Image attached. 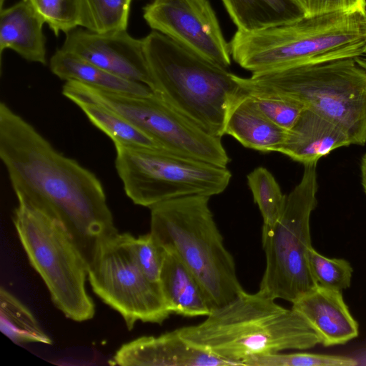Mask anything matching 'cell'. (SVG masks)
<instances>
[{
  "mask_svg": "<svg viewBox=\"0 0 366 366\" xmlns=\"http://www.w3.org/2000/svg\"><path fill=\"white\" fill-rule=\"evenodd\" d=\"M317 334L325 347L343 345L357 337L359 325L346 305L342 291L316 285L292 303Z\"/></svg>",
  "mask_w": 366,
  "mask_h": 366,
  "instance_id": "obj_15",
  "label": "cell"
},
{
  "mask_svg": "<svg viewBox=\"0 0 366 366\" xmlns=\"http://www.w3.org/2000/svg\"><path fill=\"white\" fill-rule=\"evenodd\" d=\"M62 94L73 102H91L111 109L162 149L222 167L230 162L221 137L202 129L153 92L147 95L125 94L68 81Z\"/></svg>",
  "mask_w": 366,
  "mask_h": 366,
  "instance_id": "obj_10",
  "label": "cell"
},
{
  "mask_svg": "<svg viewBox=\"0 0 366 366\" xmlns=\"http://www.w3.org/2000/svg\"><path fill=\"white\" fill-rule=\"evenodd\" d=\"M234 78L239 88L253 102L256 107L272 122L289 130L300 117L305 107L300 102L272 92L247 85Z\"/></svg>",
  "mask_w": 366,
  "mask_h": 366,
  "instance_id": "obj_25",
  "label": "cell"
},
{
  "mask_svg": "<svg viewBox=\"0 0 366 366\" xmlns=\"http://www.w3.org/2000/svg\"><path fill=\"white\" fill-rule=\"evenodd\" d=\"M232 59L252 74L361 56L366 49V11L302 19L247 32L229 43Z\"/></svg>",
  "mask_w": 366,
  "mask_h": 366,
  "instance_id": "obj_3",
  "label": "cell"
},
{
  "mask_svg": "<svg viewBox=\"0 0 366 366\" xmlns=\"http://www.w3.org/2000/svg\"><path fill=\"white\" fill-rule=\"evenodd\" d=\"M361 183L366 194V154L362 156L360 164Z\"/></svg>",
  "mask_w": 366,
  "mask_h": 366,
  "instance_id": "obj_32",
  "label": "cell"
},
{
  "mask_svg": "<svg viewBox=\"0 0 366 366\" xmlns=\"http://www.w3.org/2000/svg\"><path fill=\"white\" fill-rule=\"evenodd\" d=\"M351 144L346 132L322 115L305 108L279 152L304 164L317 161L335 149Z\"/></svg>",
  "mask_w": 366,
  "mask_h": 366,
  "instance_id": "obj_16",
  "label": "cell"
},
{
  "mask_svg": "<svg viewBox=\"0 0 366 366\" xmlns=\"http://www.w3.org/2000/svg\"><path fill=\"white\" fill-rule=\"evenodd\" d=\"M12 220L31 266L66 317L84 322L95 306L86 290L88 265L63 225L41 210L19 203Z\"/></svg>",
  "mask_w": 366,
  "mask_h": 366,
  "instance_id": "obj_7",
  "label": "cell"
},
{
  "mask_svg": "<svg viewBox=\"0 0 366 366\" xmlns=\"http://www.w3.org/2000/svg\"><path fill=\"white\" fill-rule=\"evenodd\" d=\"M355 59L357 63L366 69V49L361 56L356 57Z\"/></svg>",
  "mask_w": 366,
  "mask_h": 366,
  "instance_id": "obj_33",
  "label": "cell"
},
{
  "mask_svg": "<svg viewBox=\"0 0 366 366\" xmlns=\"http://www.w3.org/2000/svg\"><path fill=\"white\" fill-rule=\"evenodd\" d=\"M113 363L122 366H233L186 340L178 330L124 344Z\"/></svg>",
  "mask_w": 366,
  "mask_h": 366,
  "instance_id": "obj_14",
  "label": "cell"
},
{
  "mask_svg": "<svg viewBox=\"0 0 366 366\" xmlns=\"http://www.w3.org/2000/svg\"><path fill=\"white\" fill-rule=\"evenodd\" d=\"M74 103L92 124L113 141L114 145L162 149L151 137L111 109L91 102L76 101Z\"/></svg>",
  "mask_w": 366,
  "mask_h": 366,
  "instance_id": "obj_23",
  "label": "cell"
},
{
  "mask_svg": "<svg viewBox=\"0 0 366 366\" xmlns=\"http://www.w3.org/2000/svg\"><path fill=\"white\" fill-rule=\"evenodd\" d=\"M4 1L5 0H0V10L3 9Z\"/></svg>",
  "mask_w": 366,
  "mask_h": 366,
  "instance_id": "obj_34",
  "label": "cell"
},
{
  "mask_svg": "<svg viewBox=\"0 0 366 366\" xmlns=\"http://www.w3.org/2000/svg\"><path fill=\"white\" fill-rule=\"evenodd\" d=\"M209 199L192 195L152 206L149 232L197 277L212 310L231 302L244 289L214 221Z\"/></svg>",
  "mask_w": 366,
  "mask_h": 366,
  "instance_id": "obj_4",
  "label": "cell"
},
{
  "mask_svg": "<svg viewBox=\"0 0 366 366\" xmlns=\"http://www.w3.org/2000/svg\"><path fill=\"white\" fill-rule=\"evenodd\" d=\"M0 329L16 344L52 343L29 309L3 287L0 289Z\"/></svg>",
  "mask_w": 366,
  "mask_h": 366,
  "instance_id": "obj_22",
  "label": "cell"
},
{
  "mask_svg": "<svg viewBox=\"0 0 366 366\" xmlns=\"http://www.w3.org/2000/svg\"><path fill=\"white\" fill-rule=\"evenodd\" d=\"M117 239L145 275L152 281L159 283L166 250L152 234L135 237L129 233H119Z\"/></svg>",
  "mask_w": 366,
  "mask_h": 366,
  "instance_id": "obj_27",
  "label": "cell"
},
{
  "mask_svg": "<svg viewBox=\"0 0 366 366\" xmlns=\"http://www.w3.org/2000/svg\"><path fill=\"white\" fill-rule=\"evenodd\" d=\"M248 186L258 206L264 226H272L281 215L286 201L273 174L265 167H258L247 176Z\"/></svg>",
  "mask_w": 366,
  "mask_h": 366,
  "instance_id": "obj_26",
  "label": "cell"
},
{
  "mask_svg": "<svg viewBox=\"0 0 366 366\" xmlns=\"http://www.w3.org/2000/svg\"><path fill=\"white\" fill-rule=\"evenodd\" d=\"M0 53L11 49L28 61L46 64L45 24L27 1L0 10Z\"/></svg>",
  "mask_w": 366,
  "mask_h": 366,
  "instance_id": "obj_18",
  "label": "cell"
},
{
  "mask_svg": "<svg viewBox=\"0 0 366 366\" xmlns=\"http://www.w3.org/2000/svg\"><path fill=\"white\" fill-rule=\"evenodd\" d=\"M61 49L115 75L152 88L143 39L132 36L127 30L96 33L76 28L66 34Z\"/></svg>",
  "mask_w": 366,
  "mask_h": 366,
  "instance_id": "obj_13",
  "label": "cell"
},
{
  "mask_svg": "<svg viewBox=\"0 0 366 366\" xmlns=\"http://www.w3.org/2000/svg\"><path fill=\"white\" fill-rule=\"evenodd\" d=\"M237 30L252 32L297 21L304 14L294 0H221Z\"/></svg>",
  "mask_w": 366,
  "mask_h": 366,
  "instance_id": "obj_21",
  "label": "cell"
},
{
  "mask_svg": "<svg viewBox=\"0 0 366 366\" xmlns=\"http://www.w3.org/2000/svg\"><path fill=\"white\" fill-rule=\"evenodd\" d=\"M143 41L153 92L222 138L229 100L239 90L234 74L157 31Z\"/></svg>",
  "mask_w": 366,
  "mask_h": 366,
  "instance_id": "obj_5",
  "label": "cell"
},
{
  "mask_svg": "<svg viewBox=\"0 0 366 366\" xmlns=\"http://www.w3.org/2000/svg\"><path fill=\"white\" fill-rule=\"evenodd\" d=\"M116 235L102 242L88 267L94 292L123 317L131 330L137 321L162 324L169 311L159 283L149 280Z\"/></svg>",
  "mask_w": 366,
  "mask_h": 366,
  "instance_id": "obj_11",
  "label": "cell"
},
{
  "mask_svg": "<svg viewBox=\"0 0 366 366\" xmlns=\"http://www.w3.org/2000/svg\"><path fill=\"white\" fill-rule=\"evenodd\" d=\"M115 167L124 192L134 204L152 207L192 195L223 192L232 173L222 167L164 149L115 144Z\"/></svg>",
  "mask_w": 366,
  "mask_h": 366,
  "instance_id": "obj_9",
  "label": "cell"
},
{
  "mask_svg": "<svg viewBox=\"0 0 366 366\" xmlns=\"http://www.w3.org/2000/svg\"><path fill=\"white\" fill-rule=\"evenodd\" d=\"M308 262L316 285L340 291L350 287L353 269L346 259L327 257L312 247L308 251Z\"/></svg>",
  "mask_w": 366,
  "mask_h": 366,
  "instance_id": "obj_28",
  "label": "cell"
},
{
  "mask_svg": "<svg viewBox=\"0 0 366 366\" xmlns=\"http://www.w3.org/2000/svg\"><path fill=\"white\" fill-rule=\"evenodd\" d=\"M132 0H79V26L96 33L127 30Z\"/></svg>",
  "mask_w": 366,
  "mask_h": 366,
  "instance_id": "obj_24",
  "label": "cell"
},
{
  "mask_svg": "<svg viewBox=\"0 0 366 366\" xmlns=\"http://www.w3.org/2000/svg\"><path fill=\"white\" fill-rule=\"evenodd\" d=\"M51 72L62 80L75 81L98 89L125 94L147 95V85L115 75L78 56L57 49L50 59Z\"/></svg>",
  "mask_w": 366,
  "mask_h": 366,
  "instance_id": "obj_20",
  "label": "cell"
},
{
  "mask_svg": "<svg viewBox=\"0 0 366 366\" xmlns=\"http://www.w3.org/2000/svg\"><path fill=\"white\" fill-rule=\"evenodd\" d=\"M42 17L56 36L79 26V0H24Z\"/></svg>",
  "mask_w": 366,
  "mask_h": 366,
  "instance_id": "obj_30",
  "label": "cell"
},
{
  "mask_svg": "<svg viewBox=\"0 0 366 366\" xmlns=\"http://www.w3.org/2000/svg\"><path fill=\"white\" fill-rule=\"evenodd\" d=\"M357 361L342 355L310 352L282 354L280 352L257 357L249 360L247 366H355Z\"/></svg>",
  "mask_w": 366,
  "mask_h": 366,
  "instance_id": "obj_29",
  "label": "cell"
},
{
  "mask_svg": "<svg viewBox=\"0 0 366 366\" xmlns=\"http://www.w3.org/2000/svg\"><path fill=\"white\" fill-rule=\"evenodd\" d=\"M159 282L171 313L184 317H206L211 312L212 307L201 284L170 251L166 250Z\"/></svg>",
  "mask_w": 366,
  "mask_h": 366,
  "instance_id": "obj_19",
  "label": "cell"
},
{
  "mask_svg": "<svg viewBox=\"0 0 366 366\" xmlns=\"http://www.w3.org/2000/svg\"><path fill=\"white\" fill-rule=\"evenodd\" d=\"M0 158L19 203L59 222L88 267L99 244L119 233L97 177L57 151L4 102Z\"/></svg>",
  "mask_w": 366,
  "mask_h": 366,
  "instance_id": "obj_1",
  "label": "cell"
},
{
  "mask_svg": "<svg viewBox=\"0 0 366 366\" xmlns=\"http://www.w3.org/2000/svg\"><path fill=\"white\" fill-rule=\"evenodd\" d=\"M317 163L304 164L300 182L286 196L282 212L272 226H262L265 268L258 291L292 303L317 285L310 272V216L315 209Z\"/></svg>",
  "mask_w": 366,
  "mask_h": 366,
  "instance_id": "obj_8",
  "label": "cell"
},
{
  "mask_svg": "<svg viewBox=\"0 0 366 366\" xmlns=\"http://www.w3.org/2000/svg\"><path fill=\"white\" fill-rule=\"evenodd\" d=\"M287 130L269 120L239 88L229 100L224 135H229L244 147L262 152H279Z\"/></svg>",
  "mask_w": 366,
  "mask_h": 366,
  "instance_id": "obj_17",
  "label": "cell"
},
{
  "mask_svg": "<svg viewBox=\"0 0 366 366\" xmlns=\"http://www.w3.org/2000/svg\"><path fill=\"white\" fill-rule=\"evenodd\" d=\"M189 342L233 365L287 350H307L319 337L294 309H287L259 291L244 290L214 309L195 325L177 329Z\"/></svg>",
  "mask_w": 366,
  "mask_h": 366,
  "instance_id": "obj_2",
  "label": "cell"
},
{
  "mask_svg": "<svg viewBox=\"0 0 366 366\" xmlns=\"http://www.w3.org/2000/svg\"><path fill=\"white\" fill-rule=\"evenodd\" d=\"M305 17L325 14L347 11H366V0H294Z\"/></svg>",
  "mask_w": 366,
  "mask_h": 366,
  "instance_id": "obj_31",
  "label": "cell"
},
{
  "mask_svg": "<svg viewBox=\"0 0 366 366\" xmlns=\"http://www.w3.org/2000/svg\"><path fill=\"white\" fill-rule=\"evenodd\" d=\"M237 76L247 85L300 102L340 127L351 144H365L366 69L355 58Z\"/></svg>",
  "mask_w": 366,
  "mask_h": 366,
  "instance_id": "obj_6",
  "label": "cell"
},
{
  "mask_svg": "<svg viewBox=\"0 0 366 366\" xmlns=\"http://www.w3.org/2000/svg\"><path fill=\"white\" fill-rule=\"evenodd\" d=\"M143 17L152 30L217 64L231 65L229 44L208 0H152Z\"/></svg>",
  "mask_w": 366,
  "mask_h": 366,
  "instance_id": "obj_12",
  "label": "cell"
}]
</instances>
